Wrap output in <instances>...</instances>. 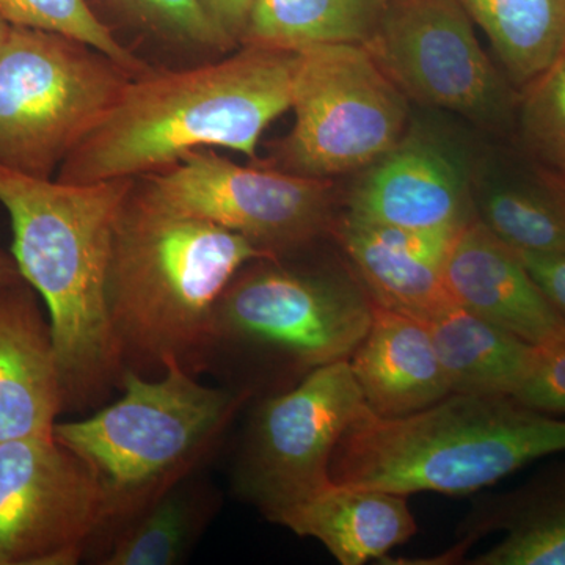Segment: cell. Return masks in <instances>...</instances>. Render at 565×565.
<instances>
[{
  "label": "cell",
  "mask_w": 565,
  "mask_h": 565,
  "mask_svg": "<svg viewBox=\"0 0 565 565\" xmlns=\"http://www.w3.org/2000/svg\"><path fill=\"white\" fill-rule=\"evenodd\" d=\"M296 62L294 51L241 44L217 62L134 77L55 180H140L204 148L256 159L263 132L292 107Z\"/></svg>",
  "instance_id": "obj_1"
},
{
  "label": "cell",
  "mask_w": 565,
  "mask_h": 565,
  "mask_svg": "<svg viewBox=\"0 0 565 565\" xmlns=\"http://www.w3.org/2000/svg\"><path fill=\"white\" fill-rule=\"evenodd\" d=\"M136 180L71 184L0 166V203L13 258L50 316L65 411L104 403L120 388V351L107 311L111 237Z\"/></svg>",
  "instance_id": "obj_2"
},
{
  "label": "cell",
  "mask_w": 565,
  "mask_h": 565,
  "mask_svg": "<svg viewBox=\"0 0 565 565\" xmlns=\"http://www.w3.org/2000/svg\"><path fill=\"white\" fill-rule=\"evenodd\" d=\"M267 256L241 234L156 202L136 180L115 223L106 282L125 371L158 377L174 360L206 373L218 297L241 267Z\"/></svg>",
  "instance_id": "obj_3"
},
{
  "label": "cell",
  "mask_w": 565,
  "mask_h": 565,
  "mask_svg": "<svg viewBox=\"0 0 565 565\" xmlns=\"http://www.w3.org/2000/svg\"><path fill=\"white\" fill-rule=\"evenodd\" d=\"M565 452V419L514 397L451 393L415 414L363 408L334 448V484L463 497Z\"/></svg>",
  "instance_id": "obj_4"
},
{
  "label": "cell",
  "mask_w": 565,
  "mask_h": 565,
  "mask_svg": "<svg viewBox=\"0 0 565 565\" xmlns=\"http://www.w3.org/2000/svg\"><path fill=\"white\" fill-rule=\"evenodd\" d=\"M292 255L245 264L214 307L206 373L252 397L351 359L373 319V297L345 258L310 266Z\"/></svg>",
  "instance_id": "obj_5"
},
{
  "label": "cell",
  "mask_w": 565,
  "mask_h": 565,
  "mask_svg": "<svg viewBox=\"0 0 565 565\" xmlns=\"http://www.w3.org/2000/svg\"><path fill=\"white\" fill-rule=\"evenodd\" d=\"M120 390V399L95 415L54 426L55 440L102 487L107 533L195 475L253 399L244 390L200 384L174 360L158 377L125 371Z\"/></svg>",
  "instance_id": "obj_6"
},
{
  "label": "cell",
  "mask_w": 565,
  "mask_h": 565,
  "mask_svg": "<svg viewBox=\"0 0 565 565\" xmlns=\"http://www.w3.org/2000/svg\"><path fill=\"white\" fill-rule=\"evenodd\" d=\"M134 77L90 44L11 25L0 51V166L52 180Z\"/></svg>",
  "instance_id": "obj_7"
},
{
  "label": "cell",
  "mask_w": 565,
  "mask_h": 565,
  "mask_svg": "<svg viewBox=\"0 0 565 565\" xmlns=\"http://www.w3.org/2000/svg\"><path fill=\"white\" fill-rule=\"evenodd\" d=\"M292 131L269 166L330 180L362 172L392 150L408 126L407 96L363 44H322L297 52Z\"/></svg>",
  "instance_id": "obj_8"
},
{
  "label": "cell",
  "mask_w": 565,
  "mask_h": 565,
  "mask_svg": "<svg viewBox=\"0 0 565 565\" xmlns=\"http://www.w3.org/2000/svg\"><path fill=\"white\" fill-rule=\"evenodd\" d=\"M364 407L348 360L319 367L285 392L256 397L234 463L237 497L277 525L333 484L334 448Z\"/></svg>",
  "instance_id": "obj_9"
},
{
  "label": "cell",
  "mask_w": 565,
  "mask_h": 565,
  "mask_svg": "<svg viewBox=\"0 0 565 565\" xmlns=\"http://www.w3.org/2000/svg\"><path fill=\"white\" fill-rule=\"evenodd\" d=\"M137 181L163 206L241 234L269 256L307 250L332 236L338 218L332 181L241 166L212 148Z\"/></svg>",
  "instance_id": "obj_10"
},
{
  "label": "cell",
  "mask_w": 565,
  "mask_h": 565,
  "mask_svg": "<svg viewBox=\"0 0 565 565\" xmlns=\"http://www.w3.org/2000/svg\"><path fill=\"white\" fill-rule=\"evenodd\" d=\"M473 24L460 0H386L381 24L363 46L408 102L500 121L519 98Z\"/></svg>",
  "instance_id": "obj_11"
},
{
  "label": "cell",
  "mask_w": 565,
  "mask_h": 565,
  "mask_svg": "<svg viewBox=\"0 0 565 565\" xmlns=\"http://www.w3.org/2000/svg\"><path fill=\"white\" fill-rule=\"evenodd\" d=\"M107 530L102 487L54 435L0 441V565H74Z\"/></svg>",
  "instance_id": "obj_12"
},
{
  "label": "cell",
  "mask_w": 565,
  "mask_h": 565,
  "mask_svg": "<svg viewBox=\"0 0 565 565\" xmlns=\"http://www.w3.org/2000/svg\"><path fill=\"white\" fill-rule=\"evenodd\" d=\"M344 214L405 230H460L476 217L470 167L427 129H407L392 150L360 172Z\"/></svg>",
  "instance_id": "obj_13"
},
{
  "label": "cell",
  "mask_w": 565,
  "mask_h": 565,
  "mask_svg": "<svg viewBox=\"0 0 565 565\" xmlns=\"http://www.w3.org/2000/svg\"><path fill=\"white\" fill-rule=\"evenodd\" d=\"M460 230L393 228L343 212L332 236L375 303L427 322L456 303L444 269Z\"/></svg>",
  "instance_id": "obj_14"
},
{
  "label": "cell",
  "mask_w": 565,
  "mask_h": 565,
  "mask_svg": "<svg viewBox=\"0 0 565 565\" xmlns=\"http://www.w3.org/2000/svg\"><path fill=\"white\" fill-rule=\"evenodd\" d=\"M65 394L50 316L24 278L0 282V441L54 435Z\"/></svg>",
  "instance_id": "obj_15"
},
{
  "label": "cell",
  "mask_w": 565,
  "mask_h": 565,
  "mask_svg": "<svg viewBox=\"0 0 565 565\" xmlns=\"http://www.w3.org/2000/svg\"><path fill=\"white\" fill-rule=\"evenodd\" d=\"M444 275L456 303L527 343H542L565 327L519 253L478 217L457 234Z\"/></svg>",
  "instance_id": "obj_16"
},
{
  "label": "cell",
  "mask_w": 565,
  "mask_h": 565,
  "mask_svg": "<svg viewBox=\"0 0 565 565\" xmlns=\"http://www.w3.org/2000/svg\"><path fill=\"white\" fill-rule=\"evenodd\" d=\"M373 414H415L451 394L426 323L374 302L373 319L351 359Z\"/></svg>",
  "instance_id": "obj_17"
},
{
  "label": "cell",
  "mask_w": 565,
  "mask_h": 565,
  "mask_svg": "<svg viewBox=\"0 0 565 565\" xmlns=\"http://www.w3.org/2000/svg\"><path fill=\"white\" fill-rule=\"evenodd\" d=\"M277 525L316 539L341 565L382 559L418 530L405 494L334 482L286 512Z\"/></svg>",
  "instance_id": "obj_18"
},
{
  "label": "cell",
  "mask_w": 565,
  "mask_h": 565,
  "mask_svg": "<svg viewBox=\"0 0 565 565\" xmlns=\"http://www.w3.org/2000/svg\"><path fill=\"white\" fill-rule=\"evenodd\" d=\"M465 522V541L504 533L471 564L565 565V463L512 492L486 498Z\"/></svg>",
  "instance_id": "obj_19"
},
{
  "label": "cell",
  "mask_w": 565,
  "mask_h": 565,
  "mask_svg": "<svg viewBox=\"0 0 565 565\" xmlns=\"http://www.w3.org/2000/svg\"><path fill=\"white\" fill-rule=\"evenodd\" d=\"M451 393L514 397L533 356V344L459 303L424 322Z\"/></svg>",
  "instance_id": "obj_20"
},
{
  "label": "cell",
  "mask_w": 565,
  "mask_h": 565,
  "mask_svg": "<svg viewBox=\"0 0 565 565\" xmlns=\"http://www.w3.org/2000/svg\"><path fill=\"white\" fill-rule=\"evenodd\" d=\"M386 0H253L241 44L299 52L322 44H366Z\"/></svg>",
  "instance_id": "obj_21"
},
{
  "label": "cell",
  "mask_w": 565,
  "mask_h": 565,
  "mask_svg": "<svg viewBox=\"0 0 565 565\" xmlns=\"http://www.w3.org/2000/svg\"><path fill=\"white\" fill-rule=\"evenodd\" d=\"M215 497L191 478L114 531L104 565H177L188 557L214 515Z\"/></svg>",
  "instance_id": "obj_22"
},
{
  "label": "cell",
  "mask_w": 565,
  "mask_h": 565,
  "mask_svg": "<svg viewBox=\"0 0 565 565\" xmlns=\"http://www.w3.org/2000/svg\"><path fill=\"white\" fill-rule=\"evenodd\" d=\"M519 90L565 50V0H460Z\"/></svg>",
  "instance_id": "obj_23"
},
{
  "label": "cell",
  "mask_w": 565,
  "mask_h": 565,
  "mask_svg": "<svg viewBox=\"0 0 565 565\" xmlns=\"http://www.w3.org/2000/svg\"><path fill=\"white\" fill-rule=\"evenodd\" d=\"M487 228L516 252L565 253V177L542 167L527 180L487 182L475 191Z\"/></svg>",
  "instance_id": "obj_24"
},
{
  "label": "cell",
  "mask_w": 565,
  "mask_h": 565,
  "mask_svg": "<svg viewBox=\"0 0 565 565\" xmlns=\"http://www.w3.org/2000/svg\"><path fill=\"white\" fill-rule=\"evenodd\" d=\"M0 17L10 25L54 32L90 44L134 76L152 70L96 17L87 0H0Z\"/></svg>",
  "instance_id": "obj_25"
},
{
  "label": "cell",
  "mask_w": 565,
  "mask_h": 565,
  "mask_svg": "<svg viewBox=\"0 0 565 565\" xmlns=\"http://www.w3.org/2000/svg\"><path fill=\"white\" fill-rule=\"evenodd\" d=\"M516 104L527 148L545 167L565 173V50L520 90Z\"/></svg>",
  "instance_id": "obj_26"
},
{
  "label": "cell",
  "mask_w": 565,
  "mask_h": 565,
  "mask_svg": "<svg viewBox=\"0 0 565 565\" xmlns=\"http://www.w3.org/2000/svg\"><path fill=\"white\" fill-rule=\"evenodd\" d=\"M134 17L163 39L185 46L228 54L239 46L204 0H120Z\"/></svg>",
  "instance_id": "obj_27"
},
{
  "label": "cell",
  "mask_w": 565,
  "mask_h": 565,
  "mask_svg": "<svg viewBox=\"0 0 565 565\" xmlns=\"http://www.w3.org/2000/svg\"><path fill=\"white\" fill-rule=\"evenodd\" d=\"M514 399L546 415H565V327L533 344L530 366Z\"/></svg>",
  "instance_id": "obj_28"
},
{
  "label": "cell",
  "mask_w": 565,
  "mask_h": 565,
  "mask_svg": "<svg viewBox=\"0 0 565 565\" xmlns=\"http://www.w3.org/2000/svg\"><path fill=\"white\" fill-rule=\"evenodd\" d=\"M516 253L535 285L565 321V253Z\"/></svg>",
  "instance_id": "obj_29"
},
{
  "label": "cell",
  "mask_w": 565,
  "mask_h": 565,
  "mask_svg": "<svg viewBox=\"0 0 565 565\" xmlns=\"http://www.w3.org/2000/svg\"><path fill=\"white\" fill-rule=\"evenodd\" d=\"M204 3L222 25L223 31L241 46L253 0H204Z\"/></svg>",
  "instance_id": "obj_30"
},
{
  "label": "cell",
  "mask_w": 565,
  "mask_h": 565,
  "mask_svg": "<svg viewBox=\"0 0 565 565\" xmlns=\"http://www.w3.org/2000/svg\"><path fill=\"white\" fill-rule=\"evenodd\" d=\"M22 275L18 269L17 262H14L13 255H9L3 250H0V282L17 280Z\"/></svg>",
  "instance_id": "obj_31"
},
{
  "label": "cell",
  "mask_w": 565,
  "mask_h": 565,
  "mask_svg": "<svg viewBox=\"0 0 565 565\" xmlns=\"http://www.w3.org/2000/svg\"><path fill=\"white\" fill-rule=\"evenodd\" d=\"M11 25L9 22L0 17V51H2L3 44H6L7 36H9Z\"/></svg>",
  "instance_id": "obj_32"
},
{
  "label": "cell",
  "mask_w": 565,
  "mask_h": 565,
  "mask_svg": "<svg viewBox=\"0 0 565 565\" xmlns=\"http://www.w3.org/2000/svg\"><path fill=\"white\" fill-rule=\"evenodd\" d=\"M561 174H564V177H565V173H561Z\"/></svg>",
  "instance_id": "obj_33"
}]
</instances>
